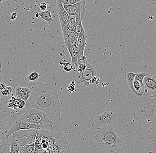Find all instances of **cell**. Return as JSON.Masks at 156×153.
Returning <instances> with one entry per match:
<instances>
[{"label":"cell","instance_id":"7c38bea8","mask_svg":"<svg viewBox=\"0 0 156 153\" xmlns=\"http://www.w3.org/2000/svg\"><path fill=\"white\" fill-rule=\"evenodd\" d=\"M31 92L28 87L18 86L15 90L16 98L24 100L25 102L28 101L31 95Z\"/></svg>","mask_w":156,"mask_h":153},{"label":"cell","instance_id":"484cf974","mask_svg":"<svg viewBox=\"0 0 156 153\" xmlns=\"http://www.w3.org/2000/svg\"><path fill=\"white\" fill-rule=\"evenodd\" d=\"M133 86L135 91L137 92H141V88L143 86V84L140 83V82L137 81H134L133 83Z\"/></svg>","mask_w":156,"mask_h":153},{"label":"cell","instance_id":"836d02e7","mask_svg":"<svg viewBox=\"0 0 156 153\" xmlns=\"http://www.w3.org/2000/svg\"><path fill=\"white\" fill-rule=\"evenodd\" d=\"M4 153H12L10 150L9 145L8 144L7 145H6V147H5L4 148Z\"/></svg>","mask_w":156,"mask_h":153},{"label":"cell","instance_id":"74e56055","mask_svg":"<svg viewBox=\"0 0 156 153\" xmlns=\"http://www.w3.org/2000/svg\"><path fill=\"white\" fill-rule=\"evenodd\" d=\"M3 77L2 76V75H0V82H2V79ZM2 92L0 91V99H1V97H2Z\"/></svg>","mask_w":156,"mask_h":153},{"label":"cell","instance_id":"f35d334b","mask_svg":"<svg viewBox=\"0 0 156 153\" xmlns=\"http://www.w3.org/2000/svg\"><path fill=\"white\" fill-rule=\"evenodd\" d=\"M2 68V61H1V59H0V72H2V71H1V69Z\"/></svg>","mask_w":156,"mask_h":153},{"label":"cell","instance_id":"ffe728a7","mask_svg":"<svg viewBox=\"0 0 156 153\" xmlns=\"http://www.w3.org/2000/svg\"><path fill=\"white\" fill-rule=\"evenodd\" d=\"M34 149V144L20 146L19 153H31Z\"/></svg>","mask_w":156,"mask_h":153},{"label":"cell","instance_id":"7402d4cb","mask_svg":"<svg viewBox=\"0 0 156 153\" xmlns=\"http://www.w3.org/2000/svg\"><path fill=\"white\" fill-rule=\"evenodd\" d=\"M8 107L13 109V110H17V103H16V98L14 96L12 97L11 100H9L8 103Z\"/></svg>","mask_w":156,"mask_h":153},{"label":"cell","instance_id":"ac0fdd59","mask_svg":"<svg viewBox=\"0 0 156 153\" xmlns=\"http://www.w3.org/2000/svg\"><path fill=\"white\" fill-rule=\"evenodd\" d=\"M72 47H73L74 52L77 56L78 61L85 60L87 58L84 55V53L83 52L79 46L77 40L72 43Z\"/></svg>","mask_w":156,"mask_h":153},{"label":"cell","instance_id":"1f68e13d","mask_svg":"<svg viewBox=\"0 0 156 153\" xmlns=\"http://www.w3.org/2000/svg\"><path fill=\"white\" fill-rule=\"evenodd\" d=\"M34 149L37 153H41L43 151L42 147L41 144H34Z\"/></svg>","mask_w":156,"mask_h":153},{"label":"cell","instance_id":"603a6c76","mask_svg":"<svg viewBox=\"0 0 156 153\" xmlns=\"http://www.w3.org/2000/svg\"><path fill=\"white\" fill-rule=\"evenodd\" d=\"M75 30H76V33L77 34L78 36L84 30L83 29V27L82 21H79L78 23L75 24Z\"/></svg>","mask_w":156,"mask_h":153},{"label":"cell","instance_id":"277c9868","mask_svg":"<svg viewBox=\"0 0 156 153\" xmlns=\"http://www.w3.org/2000/svg\"><path fill=\"white\" fill-rule=\"evenodd\" d=\"M86 68L82 74H76L75 77L79 83L81 84L86 87L90 86V81L93 77L97 76L98 73L101 70V67L97 61L91 58H87L85 60Z\"/></svg>","mask_w":156,"mask_h":153},{"label":"cell","instance_id":"d6986e66","mask_svg":"<svg viewBox=\"0 0 156 153\" xmlns=\"http://www.w3.org/2000/svg\"><path fill=\"white\" fill-rule=\"evenodd\" d=\"M42 76V75L39 73L38 71H35L26 75L24 77V79L25 81L30 82L34 81Z\"/></svg>","mask_w":156,"mask_h":153},{"label":"cell","instance_id":"9c48e42d","mask_svg":"<svg viewBox=\"0 0 156 153\" xmlns=\"http://www.w3.org/2000/svg\"><path fill=\"white\" fill-rule=\"evenodd\" d=\"M48 153H71L70 146L66 138L56 141L48 149Z\"/></svg>","mask_w":156,"mask_h":153},{"label":"cell","instance_id":"44dd1931","mask_svg":"<svg viewBox=\"0 0 156 153\" xmlns=\"http://www.w3.org/2000/svg\"><path fill=\"white\" fill-rule=\"evenodd\" d=\"M67 49H68V51H69L70 56H71V59H72V65H73V66H74L75 64L78 61L77 56L76 54L75 53V52H74L72 47H69Z\"/></svg>","mask_w":156,"mask_h":153},{"label":"cell","instance_id":"d590c367","mask_svg":"<svg viewBox=\"0 0 156 153\" xmlns=\"http://www.w3.org/2000/svg\"><path fill=\"white\" fill-rule=\"evenodd\" d=\"M5 84L4 83H2V82H0V91L2 92L6 88Z\"/></svg>","mask_w":156,"mask_h":153},{"label":"cell","instance_id":"83f0119b","mask_svg":"<svg viewBox=\"0 0 156 153\" xmlns=\"http://www.w3.org/2000/svg\"><path fill=\"white\" fill-rule=\"evenodd\" d=\"M76 24V16H69V20L68 22V26L69 28H72L75 27Z\"/></svg>","mask_w":156,"mask_h":153},{"label":"cell","instance_id":"8992f818","mask_svg":"<svg viewBox=\"0 0 156 153\" xmlns=\"http://www.w3.org/2000/svg\"><path fill=\"white\" fill-rule=\"evenodd\" d=\"M12 135L15 138L20 146L35 144L37 130H21Z\"/></svg>","mask_w":156,"mask_h":153},{"label":"cell","instance_id":"7bdbcfd3","mask_svg":"<svg viewBox=\"0 0 156 153\" xmlns=\"http://www.w3.org/2000/svg\"><path fill=\"white\" fill-rule=\"evenodd\" d=\"M4 1H5V0H4Z\"/></svg>","mask_w":156,"mask_h":153},{"label":"cell","instance_id":"3957f363","mask_svg":"<svg viewBox=\"0 0 156 153\" xmlns=\"http://www.w3.org/2000/svg\"><path fill=\"white\" fill-rule=\"evenodd\" d=\"M63 126L62 119L58 120L51 121L50 122L45 124H31L26 122L16 120L10 129L5 131L7 139L10 135L21 130L35 129L48 130L59 133H63Z\"/></svg>","mask_w":156,"mask_h":153},{"label":"cell","instance_id":"5b68a950","mask_svg":"<svg viewBox=\"0 0 156 153\" xmlns=\"http://www.w3.org/2000/svg\"><path fill=\"white\" fill-rule=\"evenodd\" d=\"M19 120L31 124H45L50 122L47 115L41 110L34 109H27Z\"/></svg>","mask_w":156,"mask_h":153},{"label":"cell","instance_id":"4316f807","mask_svg":"<svg viewBox=\"0 0 156 153\" xmlns=\"http://www.w3.org/2000/svg\"><path fill=\"white\" fill-rule=\"evenodd\" d=\"M62 68L66 72H69L73 71V66L72 63L67 62L62 66Z\"/></svg>","mask_w":156,"mask_h":153},{"label":"cell","instance_id":"ba28073f","mask_svg":"<svg viewBox=\"0 0 156 153\" xmlns=\"http://www.w3.org/2000/svg\"><path fill=\"white\" fill-rule=\"evenodd\" d=\"M118 115L111 110H105L102 114L96 116L94 118L95 124L99 127L111 126L115 123Z\"/></svg>","mask_w":156,"mask_h":153},{"label":"cell","instance_id":"8fae6325","mask_svg":"<svg viewBox=\"0 0 156 153\" xmlns=\"http://www.w3.org/2000/svg\"><path fill=\"white\" fill-rule=\"evenodd\" d=\"M57 10L58 14V19L60 25H67L69 20V16L63 7L60 0H56Z\"/></svg>","mask_w":156,"mask_h":153},{"label":"cell","instance_id":"e575fe53","mask_svg":"<svg viewBox=\"0 0 156 153\" xmlns=\"http://www.w3.org/2000/svg\"><path fill=\"white\" fill-rule=\"evenodd\" d=\"M17 16V13L16 12H13L10 16V19L12 20H14L16 19Z\"/></svg>","mask_w":156,"mask_h":153},{"label":"cell","instance_id":"b9f144b4","mask_svg":"<svg viewBox=\"0 0 156 153\" xmlns=\"http://www.w3.org/2000/svg\"><path fill=\"white\" fill-rule=\"evenodd\" d=\"M1 73H2V72H0V74H1Z\"/></svg>","mask_w":156,"mask_h":153},{"label":"cell","instance_id":"6da1fadb","mask_svg":"<svg viewBox=\"0 0 156 153\" xmlns=\"http://www.w3.org/2000/svg\"><path fill=\"white\" fill-rule=\"evenodd\" d=\"M28 88L31 95L26 102V109H34L45 113L51 121L58 120L61 118L62 107L56 90L48 83L34 82Z\"/></svg>","mask_w":156,"mask_h":153},{"label":"cell","instance_id":"ab89813d","mask_svg":"<svg viewBox=\"0 0 156 153\" xmlns=\"http://www.w3.org/2000/svg\"><path fill=\"white\" fill-rule=\"evenodd\" d=\"M41 153H48V152L47 151H44V150H43L42 151Z\"/></svg>","mask_w":156,"mask_h":153},{"label":"cell","instance_id":"f546056e","mask_svg":"<svg viewBox=\"0 0 156 153\" xmlns=\"http://www.w3.org/2000/svg\"><path fill=\"white\" fill-rule=\"evenodd\" d=\"M16 103H17L18 109H22L25 107L26 102L24 100L16 98Z\"/></svg>","mask_w":156,"mask_h":153},{"label":"cell","instance_id":"60d3db41","mask_svg":"<svg viewBox=\"0 0 156 153\" xmlns=\"http://www.w3.org/2000/svg\"><path fill=\"white\" fill-rule=\"evenodd\" d=\"M35 16H36V17H37V18H39V17H40L39 15L37 13H36V14H35Z\"/></svg>","mask_w":156,"mask_h":153},{"label":"cell","instance_id":"8d00e7d4","mask_svg":"<svg viewBox=\"0 0 156 153\" xmlns=\"http://www.w3.org/2000/svg\"><path fill=\"white\" fill-rule=\"evenodd\" d=\"M66 62H67V61H66V59H64V60H62V61L60 62V65L63 66V65H64Z\"/></svg>","mask_w":156,"mask_h":153},{"label":"cell","instance_id":"9a60e30c","mask_svg":"<svg viewBox=\"0 0 156 153\" xmlns=\"http://www.w3.org/2000/svg\"><path fill=\"white\" fill-rule=\"evenodd\" d=\"M88 37L87 34L84 30L78 36L77 38L78 44L83 53H84L85 48L87 44V40Z\"/></svg>","mask_w":156,"mask_h":153},{"label":"cell","instance_id":"4fadbf2b","mask_svg":"<svg viewBox=\"0 0 156 153\" xmlns=\"http://www.w3.org/2000/svg\"><path fill=\"white\" fill-rule=\"evenodd\" d=\"M136 73L133 72H128L125 75V79L126 80L127 83L130 89L133 93L138 97H142V94L141 92H137L135 91L133 86V83L134 82V78H135Z\"/></svg>","mask_w":156,"mask_h":153},{"label":"cell","instance_id":"7a4b0ae2","mask_svg":"<svg viewBox=\"0 0 156 153\" xmlns=\"http://www.w3.org/2000/svg\"><path fill=\"white\" fill-rule=\"evenodd\" d=\"M94 137L98 147L106 153L115 152L122 142L118 130L112 126L98 127Z\"/></svg>","mask_w":156,"mask_h":153},{"label":"cell","instance_id":"5bb4252c","mask_svg":"<svg viewBox=\"0 0 156 153\" xmlns=\"http://www.w3.org/2000/svg\"><path fill=\"white\" fill-rule=\"evenodd\" d=\"M7 144L9 145L10 150L12 153H19L20 146L15 138L12 135H10L7 139Z\"/></svg>","mask_w":156,"mask_h":153},{"label":"cell","instance_id":"d6a6232c","mask_svg":"<svg viewBox=\"0 0 156 153\" xmlns=\"http://www.w3.org/2000/svg\"><path fill=\"white\" fill-rule=\"evenodd\" d=\"M40 8L42 11H45L47 9V5L46 3L45 2H42L40 5Z\"/></svg>","mask_w":156,"mask_h":153},{"label":"cell","instance_id":"cb8c5ba5","mask_svg":"<svg viewBox=\"0 0 156 153\" xmlns=\"http://www.w3.org/2000/svg\"><path fill=\"white\" fill-rule=\"evenodd\" d=\"M60 1L63 5H72L81 2H85L86 0H60Z\"/></svg>","mask_w":156,"mask_h":153},{"label":"cell","instance_id":"f1b7e54d","mask_svg":"<svg viewBox=\"0 0 156 153\" xmlns=\"http://www.w3.org/2000/svg\"><path fill=\"white\" fill-rule=\"evenodd\" d=\"M12 89L11 87L9 86H6L4 90L2 92V95L5 96H9L12 93Z\"/></svg>","mask_w":156,"mask_h":153},{"label":"cell","instance_id":"2e32d148","mask_svg":"<svg viewBox=\"0 0 156 153\" xmlns=\"http://www.w3.org/2000/svg\"><path fill=\"white\" fill-rule=\"evenodd\" d=\"M36 13H37L39 15L40 18L43 19L47 23L50 25L52 22L54 21V19L52 18L51 13L50 9H49L48 10L45 11L40 12H37Z\"/></svg>","mask_w":156,"mask_h":153},{"label":"cell","instance_id":"30bf717a","mask_svg":"<svg viewBox=\"0 0 156 153\" xmlns=\"http://www.w3.org/2000/svg\"><path fill=\"white\" fill-rule=\"evenodd\" d=\"M143 86L146 87L148 91L154 97L156 94V76L151 73H147L142 82Z\"/></svg>","mask_w":156,"mask_h":153},{"label":"cell","instance_id":"e0dca14e","mask_svg":"<svg viewBox=\"0 0 156 153\" xmlns=\"http://www.w3.org/2000/svg\"><path fill=\"white\" fill-rule=\"evenodd\" d=\"M80 4V2L72 5H63V7L68 13L69 16H75L77 12Z\"/></svg>","mask_w":156,"mask_h":153},{"label":"cell","instance_id":"d4e9b609","mask_svg":"<svg viewBox=\"0 0 156 153\" xmlns=\"http://www.w3.org/2000/svg\"><path fill=\"white\" fill-rule=\"evenodd\" d=\"M147 74V73H144V72L136 74L134 81H137L140 82V83L142 84L143 79H144V78L146 76Z\"/></svg>","mask_w":156,"mask_h":153},{"label":"cell","instance_id":"4dcf8cb0","mask_svg":"<svg viewBox=\"0 0 156 153\" xmlns=\"http://www.w3.org/2000/svg\"><path fill=\"white\" fill-rule=\"evenodd\" d=\"M100 82V79L97 76L93 77L90 81V83L94 85H98Z\"/></svg>","mask_w":156,"mask_h":153},{"label":"cell","instance_id":"52a82bcc","mask_svg":"<svg viewBox=\"0 0 156 153\" xmlns=\"http://www.w3.org/2000/svg\"><path fill=\"white\" fill-rule=\"evenodd\" d=\"M41 137L42 144H46L49 148L53 146L55 143L58 140L66 138L63 133L55 132L48 130H37Z\"/></svg>","mask_w":156,"mask_h":153}]
</instances>
